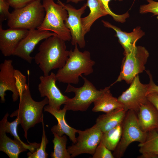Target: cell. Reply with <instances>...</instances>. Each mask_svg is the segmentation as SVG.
I'll return each instance as SVG.
<instances>
[{
    "label": "cell",
    "instance_id": "obj_23",
    "mask_svg": "<svg viewBox=\"0 0 158 158\" xmlns=\"http://www.w3.org/2000/svg\"><path fill=\"white\" fill-rule=\"evenodd\" d=\"M122 122L103 133L101 142L111 151L115 150L120 140L122 133Z\"/></svg>",
    "mask_w": 158,
    "mask_h": 158
},
{
    "label": "cell",
    "instance_id": "obj_30",
    "mask_svg": "<svg viewBox=\"0 0 158 158\" xmlns=\"http://www.w3.org/2000/svg\"><path fill=\"white\" fill-rule=\"evenodd\" d=\"M148 2L147 4L141 6L140 12L141 13H151L154 16L158 15V2L153 0H147Z\"/></svg>",
    "mask_w": 158,
    "mask_h": 158
},
{
    "label": "cell",
    "instance_id": "obj_1",
    "mask_svg": "<svg viewBox=\"0 0 158 158\" xmlns=\"http://www.w3.org/2000/svg\"><path fill=\"white\" fill-rule=\"evenodd\" d=\"M65 42L57 36H53L40 45L34 59L44 75H48L52 70L60 69L65 64L70 52L66 49Z\"/></svg>",
    "mask_w": 158,
    "mask_h": 158
},
{
    "label": "cell",
    "instance_id": "obj_27",
    "mask_svg": "<svg viewBox=\"0 0 158 158\" xmlns=\"http://www.w3.org/2000/svg\"><path fill=\"white\" fill-rule=\"evenodd\" d=\"M111 0H99L104 8L108 13V15L111 16L114 19L118 22L123 23L126 21V19L129 17L128 13L127 12L122 15H117L113 12L110 9L109 6V3ZM122 1L123 0H118Z\"/></svg>",
    "mask_w": 158,
    "mask_h": 158
},
{
    "label": "cell",
    "instance_id": "obj_18",
    "mask_svg": "<svg viewBox=\"0 0 158 158\" xmlns=\"http://www.w3.org/2000/svg\"><path fill=\"white\" fill-rule=\"evenodd\" d=\"M137 115L138 124L143 132L158 128V111L148 100L141 105Z\"/></svg>",
    "mask_w": 158,
    "mask_h": 158
},
{
    "label": "cell",
    "instance_id": "obj_9",
    "mask_svg": "<svg viewBox=\"0 0 158 158\" xmlns=\"http://www.w3.org/2000/svg\"><path fill=\"white\" fill-rule=\"evenodd\" d=\"M78 136L75 144L68 147L67 150L72 157L83 153L94 154L101 141L103 132L96 124L85 130H78Z\"/></svg>",
    "mask_w": 158,
    "mask_h": 158
},
{
    "label": "cell",
    "instance_id": "obj_24",
    "mask_svg": "<svg viewBox=\"0 0 158 158\" xmlns=\"http://www.w3.org/2000/svg\"><path fill=\"white\" fill-rule=\"evenodd\" d=\"M138 146L141 154L148 153L158 156V133L156 130L147 133L145 141L140 143Z\"/></svg>",
    "mask_w": 158,
    "mask_h": 158
},
{
    "label": "cell",
    "instance_id": "obj_2",
    "mask_svg": "<svg viewBox=\"0 0 158 158\" xmlns=\"http://www.w3.org/2000/svg\"><path fill=\"white\" fill-rule=\"evenodd\" d=\"M74 46L73 50L70 51L65 64L58 69L56 74L59 82L77 84L82 74L88 75L93 72V67L95 63L91 59L90 52L87 50L80 51L77 45Z\"/></svg>",
    "mask_w": 158,
    "mask_h": 158
},
{
    "label": "cell",
    "instance_id": "obj_28",
    "mask_svg": "<svg viewBox=\"0 0 158 158\" xmlns=\"http://www.w3.org/2000/svg\"><path fill=\"white\" fill-rule=\"evenodd\" d=\"M19 124V120L17 117L12 122H9L7 120L5 124V129L6 133H10L14 137V140L22 142H23L19 137L17 131V128Z\"/></svg>",
    "mask_w": 158,
    "mask_h": 158
},
{
    "label": "cell",
    "instance_id": "obj_16",
    "mask_svg": "<svg viewBox=\"0 0 158 158\" xmlns=\"http://www.w3.org/2000/svg\"><path fill=\"white\" fill-rule=\"evenodd\" d=\"M29 30L9 28L3 29L0 23V50L5 56L13 55L20 41L28 34Z\"/></svg>",
    "mask_w": 158,
    "mask_h": 158
},
{
    "label": "cell",
    "instance_id": "obj_22",
    "mask_svg": "<svg viewBox=\"0 0 158 158\" xmlns=\"http://www.w3.org/2000/svg\"><path fill=\"white\" fill-rule=\"evenodd\" d=\"M86 4L89 8L90 12L87 16L81 19L85 35L90 31L92 25L96 20L102 16L108 15L99 0H87Z\"/></svg>",
    "mask_w": 158,
    "mask_h": 158
},
{
    "label": "cell",
    "instance_id": "obj_12",
    "mask_svg": "<svg viewBox=\"0 0 158 158\" xmlns=\"http://www.w3.org/2000/svg\"><path fill=\"white\" fill-rule=\"evenodd\" d=\"M39 79L38 87L41 97H47L48 105L56 110H60L61 105L64 104L69 98L63 95L57 86L56 74L51 72L47 76H40Z\"/></svg>",
    "mask_w": 158,
    "mask_h": 158
},
{
    "label": "cell",
    "instance_id": "obj_15",
    "mask_svg": "<svg viewBox=\"0 0 158 158\" xmlns=\"http://www.w3.org/2000/svg\"><path fill=\"white\" fill-rule=\"evenodd\" d=\"M12 63V60L5 59L0 65V97L2 102L5 101V92L7 90L12 92L13 101H16L19 97Z\"/></svg>",
    "mask_w": 158,
    "mask_h": 158
},
{
    "label": "cell",
    "instance_id": "obj_8",
    "mask_svg": "<svg viewBox=\"0 0 158 158\" xmlns=\"http://www.w3.org/2000/svg\"><path fill=\"white\" fill-rule=\"evenodd\" d=\"M124 55L125 57L120 74L111 86L123 80L128 84H130L136 75L145 70V65L149 56V53L145 47L136 46L131 51Z\"/></svg>",
    "mask_w": 158,
    "mask_h": 158
},
{
    "label": "cell",
    "instance_id": "obj_29",
    "mask_svg": "<svg viewBox=\"0 0 158 158\" xmlns=\"http://www.w3.org/2000/svg\"><path fill=\"white\" fill-rule=\"evenodd\" d=\"M93 158H114L111 150L108 149L101 141L97 147L94 154Z\"/></svg>",
    "mask_w": 158,
    "mask_h": 158
},
{
    "label": "cell",
    "instance_id": "obj_31",
    "mask_svg": "<svg viewBox=\"0 0 158 158\" xmlns=\"http://www.w3.org/2000/svg\"><path fill=\"white\" fill-rule=\"evenodd\" d=\"M10 6L7 0H0V23L7 20L11 13L9 11Z\"/></svg>",
    "mask_w": 158,
    "mask_h": 158
},
{
    "label": "cell",
    "instance_id": "obj_26",
    "mask_svg": "<svg viewBox=\"0 0 158 158\" xmlns=\"http://www.w3.org/2000/svg\"><path fill=\"white\" fill-rule=\"evenodd\" d=\"M42 134L41 143L39 147L33 152H28L27 153L28 158H47L48 154L46 152V146L48 140L45 134L43 121L42 122Z\"/></svg>",
    "mask_w": 158,
    "mask_h": 158
},
{
    "label": "cell",
    "instance_id": "obj_5",
    "mask_svg": "<svg viewBox=\"0 0 158 158\" xmlns=\"http://www.w3.org/2000/svg\"><path fill=\"white\" fill-rule=\"evenodd\" d=\"M41 1L37 0L23 7L14 9L7 19L9 28L29 30L39 27L45 14Z\"/></svg>",
    "mask_w": 158,
    "mask_h": 158
},
{
    "label": "cell",
    "instance_id": "obj_17",
    "mask_svg": "<svg viewBox=\"0 0 158 158\" xmlns=\"http://www.w3.org/2000/svg\"><path fill=\"white\" fill-rule=\"evenodd\" d=\"M44 109V111L51 114L58 121V124L51 128L52 133H55L60 136L66 134L73 144H75L76 142L75 134L77 133L78 130L71 127L67 123L65 119V114L67 110L66 108L64 106L62 109L57 110L48 104L45 106Z\"/></svg>",
    "mask_w": 158,
    "mask_h": 158
},
{
    "label": "cell",
    "instance_id": "obj_10",
    "mask_svg": "<svg viewBox=\"0 0 158 158\" xmlns=\"http://www.w3.org/2000/svg\"><path fill=\"white\" fill-rule=\"evenodd\" d=\"M57 3L61 4L68 12V16L65 21V24L70 31L71 44L74 46L78 45L80 48H84L86 45L85 35L81 19L87 7L86 4L80 8L76 9L71 5L65 4L59 0H57Z\"/></svg>",
    "mask_w": 158,
    "mask_h": 158
},
{
    "label": "cell",
    "instance_id": "obj_11",
    "mask_svg": "<svg viewBox=\"0 0 158 158\" xmlns=\"http://www.w3.org/2000/svg\"><path fill=\"white\" fill-rule=\"evenodd\" d=\"M148 84H144L140 81L139 75H136L129 88L118 98L128 111L132 110L137 114L141 105L147 101V95Z\"/></svg>",
    "mask_w": 158,
    "mask_h": 158
},
{
    "label": "cell",
    "instance_id": "obj_25",
    "mask_svg": "<svg viewBox=\"0 0 158 158\" xmlns=\"http://www.w3.org/2000/svg\"><path fill=\"white\" fill-rule=\"evenodd\" d=\"M54 138L52 140L54 144V151L51 153L52 158H70L71 155L66 149L67 139L65 135L60 136L56 133H53Z\"/></svg>",
    "mask_w": 158,
    "mask_h": 158
},
{
    "label": "cell",
    "instance_id": "obj_13",
    "mask_svg": "<svg viewBox=\"0 0 158 158\" xmlns=\"http://www.w3.org/2000/svg\"><path fill=\"white\" fill-rule=\"evenodd\" d=\"M8 116V113H6L0 122V151L5 153L10 158H18L20 153L28 150L31 152L36 151L40 143L30 142L28 144L12 140L7 136L5 126Z\"/></svg>",
    "mask_w": 158,
    "mask_h": 158
},
{
    "label": "cell",
    "instance_id": "obj_33",
    "mask_svg": "<svg viewBox=\"0 0 158 158\" xmlns=\"http://www.w3.org/2000/svg\"><path fill=\"white\" fill-rule=\"evenodd\" d=\"M146 72L148 74L150 81L148 84L147 95L151 93H154L158 95V85H156L154 82L152 75L149 71H147Z\"/></svg>",
    "mask_w": 158,
    "mask_h": 158
},
{
    "label": "cell",
    "instance_id": "obj_37",
    "mask_svg": "<svg viewBox=\"0 0 158 158\" xmlns=\"http://www.w3.org/2000/svg\"><path fill=\"white\" fill-rule=\"evenodd\" d=\"M156 130H157V131L158 132V128H157V129Z\"/></svg>",
    "mask_w": 158,
    "mask_h": 158
},
{
    "label": "cell",
    "instance_id": "obj_21",
    "mask_svg": "<svg viewBox=\"0 0 158 158\" xmlns=\"http://www.w3.org/2000/svg\"><path fill=\"white\" fill-rule=\"evenodd\" d=\"M127 111L121 108L100 115L97 118L95 124L103 133L106 132L121 123Z\"/></svg>",
    "mask_w": 158,
    "mask_h": 158
},
{
    "label": "cell",
    "instance_id": "obj_14",
    "mask_svg": "<svg viewBox=\"0 0 158 158\" xmlns=\"http://www.w3.org/2000/svg\"><path fill=\"white\" fill-rule=\"evenodd\" d=\"M56 35L55 33L49 31L41 30L37 29L29 30L28 34L19 43L13 56H18L31 63L34 57L30 56V54L36 46L42 40Z\"/></svg>",
    "mask_w": 158,
    "mask_h": 158
},
{
    "label": "cell",
    "instance_id": "obj_7",
    "mask_svg": "<svg viewBox=\"0 0 158 158\" xmlns=\"http://www.w3.org/2000/svg\"><path fill=\"white\" fill-rule=\"evenodd\" d=\"M136 113L132 110L127 111L122 122V130L120 140L113 155L115 157L121 158L123 156L129 145L134 142H144L147 133L143 132L138 123Z\"/></svg>",
    "mask_w": 158,
    "mask_h": 158
},
{
    "label": "cell",
    "instance_id": "obj_3",
    "mask_svg": "<svg viewBox=\"0 0 158 158\" xmlns=\"http://www.w3.org/2000/svg\"><path fill=\"white\" fill-rule=\"evenodd\" d=\"M19 97L18 108L13 112L10 117L16 116L18 118L20 124L24 132V137L27 140L29 129L43 121V109L46 105L48 104L49 101L46 97L40 101L34 100L31 97L28 85Z\"/></svg>",
    "mask_w": 158,
    "mask_h": 158
},
{
    "label": "cell",
    "instance_id": "obj_34",
    "mask_svg": "<svg viewBox=\"0 0 158 158\" xmlns=\"http://www.w3.org/2000/svg\"><path fill=\"white\" fill-rule=\"evenodd\" d=\"M147 98L158 111V95L154 93H150L147 95Z\"/></svg>",
    "mask_w": 158,
    "mask_h": 158
},
{
    "label": "cell",
    "instance_id": "obj_6",
    "mask_svg": "<svg viewBox=\"0 0 158 158\" xmlns=\"http://www.w3.org/2000/svg\"><path fill=\"white\" fill-rule=\"evenodd\" d=\"M84 81L83 85L76 87L68 84L65 92H73L75 96L69 98L64 104L67 110L83 111L87 110L91 104L104 91V88L97 90L86 78L81 76Z\"/></svg>",
    "mask_w": 158,
    "mask_h": 158
},
{
    "label": "cell",
    "instance_id": "obj_20",
    "mask_svg": "<svg viewBox=\"0 0 158 158\" xmlns=\"http://www.w3.org/2000/svg\"><path fill=\"white\" fill-rule=\"evenodd\" d=\"M111 86L105 87L104 91L93 102V112H103L105 113L115 109L124 108L123 104L118 98L113 97L110 88Z\"/></svg>",
    "mask_w": 158,
    "mask_h": 158
},
{
    "label": "cell",
    "instance_id": "obj_4",
    "mask_svg": "<svg viewBox=\"0 0 158 158\" xmlns=\"http://www.w3.org/2000/svg\"><path fill=\"white\" fill-rule=\"evenodd\" d=\"M42 4L45 15L42 23L37 29L54 32L65 41L71 40L70 31L65 24L68 16L67 10L61 4L55 3L54 0H43Z\"/></svg>",
    "mask_w": 158,
    "mask_h": 158
},
{
    "label": "cell",
    "instance_id": "obj_35",
    "mask_svg": "<svg viewBox=\"0 0 158 158\" xmlns=\"http://www.w3.org/2000/svg\"><path fill=\"white\" fill-rule=\"evenodd\" d=\"M139 158H158V156L155 154L148 153L141 154L138 157Z\"/></svg>",
    "mask_w": 158,
    "mask_h": 158
},
{
    "label": "cell",
    "instance_id": "obj_19",
    "mask_svg": "<svg viewBox=\"0 0 158 158\" xmlns=\"http://www.w3.org/2000/svg\"><path fill=\"white\" fill-rule=\"evenodd\" d=\"M102 22L105 27L115 31L119 42L124 49V54L132 50L136 47L137 41L145 35L139 27L134 29L132 32L128 33L122 31L119 28L107 21L102 20Z\"/></svg>",
    "mask_w": 158,
    "mask_h": 158
},
{
    "label": "cell",
    "instance_id": "obj_32",
    "mask_svg": "<svg viewBox=\"0 0 158 158\" xmlns=\"http://www.w3.org/2000/svg\"><path fill=\"white\" fill-rule=\"evenodd\" d=\"M10 6L14 9L20 8L38 0H7ZM42 1V0H40Z\"/></svg>",
    "mask_w": 158,
    "mask_h": 158
},
{
    "label": "cell",
    "instance_id": "obj_36",
    "mask_svg": "<svg viewBox=\"0 0 158 158\" xmlns=\"http://www.w3.org/2000/svg\"><path fill=\"white\" fill-rule=\"evenodd\" d=\"M85 0H66V2H72L75 4H77L78 2H81Z\"/></svg>",
    "mask_w": 158,
    "mask_h": 158
}]
</instances>
